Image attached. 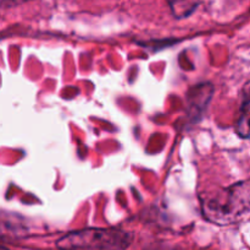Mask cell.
<instances>
[{"instance_id": "obj_5", "label": "cell", "mask_w": 250, "mask_h": 250, "mask_svg": "<svg viewBox=\"0 0 250 250\" xmlns=\"http://www.w3.org/2000/svg\"><path fill=\"white\" fill-rule=\"evenodd\" d=\"M170 6L171 14L177 20L186 19L197 10L202 0H166Z\"/></svg>"}, {"instance_id": "obj_7", "label": "cell", "mask_w": 250, "mask_h": 250, "mask_svg": "<svg viewBox=\"0 0 250 250\" xmlns=\"http://www.w3.org/2000/svg\"><path fill=\"white\" fill-rule=\"evenodd\" d=\"M0 250H9V249H7V248H5V247H2V245H0Z\"/></svg>"}, {"instance_id": "obj_4", "label": "cell", "mask_w": 250, "mask_h": 250, "mask_svg": "<svg viewBox=\"0 0 250 250\" xmlns=\"http://www.w3.org/2000/svg\"><path fill=\"white\" fill-rule=\"evenodd\" d=\"M212 92H214V87L210 83L198 85L197 87L190 90L188 100H189V107L192 108L193 115L197 114V113L198 115L202 114V112L207 108L210 100H211Z\"/></svg>"}, {"instance_id": "obj_3", "label": "cell", "mask_w": 250, "mask_h": 250, "mask_svg": "<svg viewBox=\"0 0 250 250\" xmlns=\"http://www.w3.org/2000/svg\"><path fill=\"white\" fill-rule=\"evenodd\" d=\"M236 132L243 139L250 137V81L242 90V102L236 122Z\"/></svg>"}, {"instance_id": "obj_2", "label": "cell", "mask_w": 250, "mask_h": 250, "mask_svg": "<svg viewBox=\"0 0 250 250\" xmlns=\"http://www.w3.org/2000/svg\"><path fill=\"white\" fill-rule=\"evenodd\" d=\"M133 235L117 228H85L63 235L56 242L60 250H125Z\"/></svg>"}, {"instance_id": "obj_6", "label": "cell", "mask_w": 250, "mask_h": 250, "mask_svg": "<svg viewBox=\"0 0 250 250\" xmlns=\"http://www.w3.org/2000/svg\"><path fill=\"white\" fill-rule=\"evenodd\" d=\"M27 1H31V0H0V6L11 7L20 4H24V2Z\"/></svg>"}, {"instance_id": "obj_1", "label": "cell", "mask_w": 250, "mask_h": 250, "mask_svg": "<svg viewBox=\"0 0 250 250\" xmlns=\"http://www.w3.org/2000/svg\"><path fill=\"white\" fill-rule=\"evenodd\" d=\"M203 215L220 225H233L250 212V181H241L229 188L202 195Z\"/></svg>"}]
</instances>
